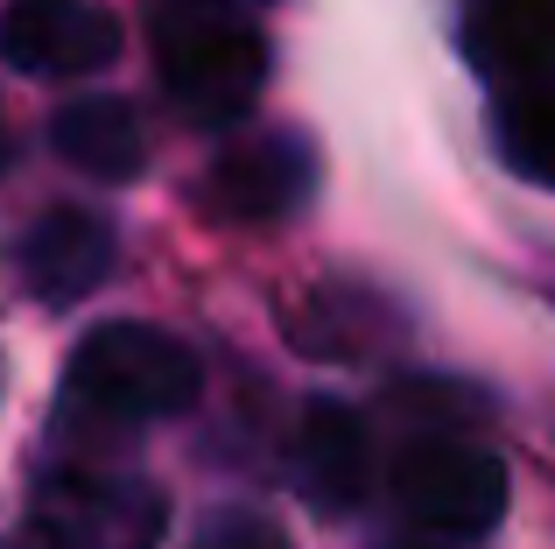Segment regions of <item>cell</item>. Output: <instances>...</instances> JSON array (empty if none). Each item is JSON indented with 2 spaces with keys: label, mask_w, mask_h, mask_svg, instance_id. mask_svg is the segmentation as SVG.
<instances>
[{
  "label": "cell",
  "mask_w": 555,
  "mask_h": 549,
  "mask_svg": "<svg viewBox=\"0 0 555 549\" xmlns=\"http://www.w3.org/2000/svg\"><path fill=\"white\" fill-rule=\"evenodd\" d=\"M169 500L134 472L64 465L42 472L28 494V542L36 549H163Z\"/></svg>",
  "instance_id": "277c9868"
},
{
  "label": "cell",
  "mask_w": 555,
  "mask_h": 549,
  "mask_svg": "<svg viewBox=\"0 0 555 549\" xmlns=\"http://www.w3.org/2000/svg\"><path fill=\"white\" fill-rule=\"evenodd\" d=\"M492 141H500L506 169L555 191V71L514 92H492Z\"/></svg>",
  "instance_id": "8fae6325"
},
{
  "label": "cell",
  "mask_w": 555,
  "mask_h": 549,
  "mask_svg": "<svg viewBox=\"0 0 555 549\" xmlns=\"http://www.w3.org/2000/svg\"><path fill=\"white\" fill-rule=\"evenodd\" d=\"M50 149L64 155L78 177L127 183V177H141V163H149V127H141V113L127 106V99L85 92V99H70V106L50 113Z\"/></svg>",
  "instance_id": "30bf717a"
},
{
  "label": "cell",
  "mask_w": 555,
  "mask_h": 549,
  "mask_svg": "<svg viewBox=\"0 0 555 549\" xmlns=\"http://www.w3.org/2000/svg\"><path fill=\"white\" fill-rule=\"evenodd\" d=\"M113 261H120V240H113V226L99 219V212H85V205L36 212V219L22 226V240H14V274H22V289L36 303H50V310L85 303L113 274Z\"/></svg>",
  "instance_id": "52a82bcc"
},
{
  "label": "cell",
  "mask_w": 555,
  "mask_h": 549,
  "mask_svg": "<svg viewBox=\"0 0 555 549\" xmlns=\"http://www.w3.org/2000/svg\"><path fill=\"white\" fill-rule=\"evenodd\" d=\"M22 549H36V542H22Z\"/></svg>",
  "instance_id": "e0dca14e"
},
{
  "label": "cell",
  "mask_w": 555,
  "mask_h": 549,
  "mask_svg": "<svg viewBox=\"0 0 555 549\" xmlns=\"http://www.w3.org/2000/svg\"><path fill=\"white\" fill-rule=\"evenodd\" d=\"M120 56V14L99 0H8L0 64L22 78H92Z\"/></svg>",
  "instance_id": "8992f818"
},
{
  "label": "cell",
  "mask_w": 555,
  "mask_h": 549,
  "mask_svg": "<svg viewBox=\"0 0 555 549\" xmlns=\"http://www.w3.org/2000/svg\"><path fill=\"white\" fill-rule=\"evenodd\" d=\"M359 317H379L373 296H359V289H324V296H310L296 317H288V331H296L302 353L317 359H366V331H359Z\"/></svg>",
  "instance_id": "7c38bea8"
},
{
  "label": "cell",
  "mask_w": 555,
  "mask_h": 549,
  "mask_svg": "<svg viewBox=\"0 0 555 549\" xmlns=\"http://www.w3.org/2000/svg\"><path fill=\"white\" fill-rule=\"evenodd\" d=\"M288 480L317 514H352L373 486V437L366 416L345 401H302L296 430H288Z\"/></svg>",
  "instance_id": "ba28073f"
},
{
  "label": "cell",
  "mask_w": 555,
  "mask_h": 549,
  "mask_svg": "<svg viewBox=\"0 0 555 549\" xmlns=\"http://www.w3.org/2000/svg\"><path fill=\"white\" fill-rule=\"evenodd\" d=\"M204 8H225V14H246V8H260V0H204Z\"/></svg>",
  "instance_id": "9a60e30c"
},
{
  "label": "cell",
  "mask_w": 555,
  "mask_h": 549,
  "mask_svg": "<svg viewBox=\"0 0 555 549\" xmlns=\"http://www.w3.org/2000/svg\"><path fill=\"white\" fill-rule=\"evenodd\" d=\"M0 169H8V127H0Z\"/></svg>",
  "instance_id": "2e32d148"
},
{
  "label": "cell",
  "mask_w": 555,
  "mask_h": 549,
  "mask_svg": "<svg viewBox=\"0 0 555 549\" xmlns=\"http://www.w3.org/2000/svg\"><path fill=\"white\" fill-rule=\"evenodd\" d=\"M387 486H393V508L415 522V536H436V542H486L506 522V465L486 444L450 437V430L401 444Z\"/></svg>",
  "instance_id": "3957f363"
},
{
  "label": "cell",
  "mask_w": 555,
  "mask_h": 549,
  "mask_svg": "<svg viewBox=\"0 0 555 549\" xmlns=\"http://www.w3.org/2000/svg\"><path fill=\"white\" fill-rule=\"evenodd\" d=\"M457 42L492 92H514L555 71V0H464Z\"/></svg>",
  "instance_id": "9c48e42d"
},
{
  "label": "cell",
  "mask_w": 555,
  "mask_h": 549,
  "mask_svg": "<svg viewBox=\"0 0 555 549\" xmlns=\"http://www.w3.org/2000/svg\"><path fill=\"white\" fill-rule=\"evenodd\" d=\"M317 197V149L296 127H268V135H232L204 169V212L232 226H274L296 219Z\"/></svg>",
  "instance_id": "5b68a950"
},
{
  "label": "cell",
  "mask_w": 555,
  "mask_h": 549,
  "mask_svg": "<svg viewBox=\"0 0 555 549\" xmlns=\"http://www.w3.org/2000/svg\"><path fill=\"white\" fill-rule=\"evenodd\" d=\"M155 78L190 127H240L268 92V36L204 0L155 14Z\"/></svg>",
  "instance_id": "7a4b0ae2"
},
{
  "label": "cell",
  "mask_w": 555,
  "mask_h": 549,
  "mask_svg": "<svg viewBox=\"0 0 555 549\" xmlns=\"http://www.w3.org/2000/svg\"><path fill=\"white\" fill-rule=\"evenodd\" d=\"M204 395V367L197 353L163 324H141V317H113V324H92L78 339L64 367V401L78 416H99V423H169V416L197 409Z\"/></svg>",
  "instance_id": "6da1fadb"
},
{
  "label": "cell",
  "mask_w": 555,
  "mask_h": 549,
  "mask_svg": "<svg viewBox=\"0 0 555 549\" xmlns=\"http://www.w3.org/2000/svg\"><path fill=\"white\" fill-rule=\"evenodd\" d=\"M387 549H472V542H436V536H401V542H387Z\"/></svg>",
  "instance_id": "5bb4252c"
},
{
  "label": "cell",
  "mask_w": 555,
  "mask_h": 549,
  "mask_svg": "<svg viewBox=\"0 0 555 549\" xmlns=\"http://www.w3.org/2000/svg\"><path fill=\"white\" fill-rule=\"evenodd\" d=\"M190 549H282V536H274L260 514H211L204 522V536Z\"/></svg>",
  "instance_id": "4fadbf2b"
}]
</instances>
